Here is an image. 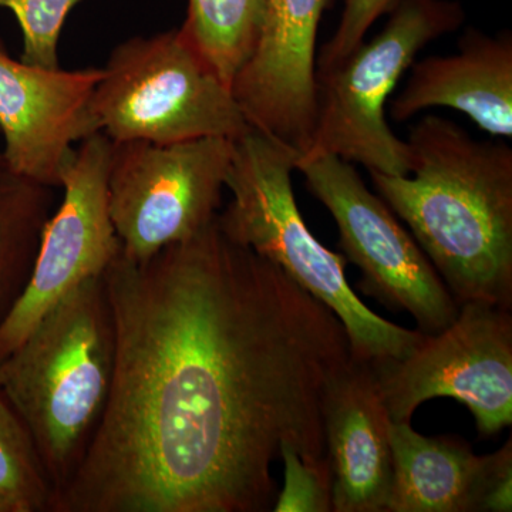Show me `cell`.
Masks as SVG:
<instances>
[{
    "mask_svg": "<svg viewBox=\"0 0 512 512\" xmlns=\"http://www.w3.org/2000/svg\"><path fill=\"white\" fill-rule=\"evenodd\" d=\"M454 0H406L370 42L345 59L316 70V119L305 153L308 160L335 156L369 173L409 175L412 151L386 120L387 100L416 56L429 43L463 25Z\"/></svg>",
    "mask_w": 512,
    "mask_h": 512,
    "instance_id": "5b68a950",
    "label": "cell"
},
{
    "mask_svg": "<svg viewBox=\"0 0 512 512\" xmlns=\"http://www.w3.org/2000/svg\"><path fill=\"white\" fill-rule=\"evenodd\" d=\"M114 349L103 275L64 296L0 362V393L29 433L53 500L82 463L106 409Z\"/></svg>",
    "mask_w": 512,
    "mask_h": 512,
    "instance_id": "3957f363",
    "label": "cell"
},
{
    "mask_svg": "<svg viewBox=\"0 0 512 512\" xmlns=\"http://www.w3.org/2000/svg\"><path fill=\"white\" fill-rule=\"evenodd\" d=\"M0 512H19V510L15 503H12L9 498L0 495Z\"/></svg>",
    "mask_w": 512,
    "mask_h": 512,
    "instance_id": "7402d4cb",
    "label": "cell"
},
{
    "mask_svg": "<svg viewBox=\"0 0 512 512\" xmlns=\"http://www.w3.org/2000/svg\"><path fill=\"white\" fill-rule=\"evenodd\" d=\"M406 0H345L335 35L323 47L318 69H326L345 59L365 40L376 20L390 15Z\"/></svg>",
    "mask_w": 512,
    "mask_h": 512,
    "instance_id": "44dd1931",
    "label": "cell"
},
{
    "mask_svg": "<svg viewBox=\"0 0 512 512\" xmlns=\"http://www.w3.org/2000/svg\"><path fill=\"white\" fill-rule=\"evenodd\" d=\"M295 168L332 214L345 258L362 271L363 292L412 315L424 335L457 318L460 306L430 259L389 205L366 187L355 165L323 156L298 160Z\"/></svg>",
    "mask_w": 512,
    "mask_h": 512,
    "instance_id": "ba28073f",
    "label": "cell"
},
{
    "mask_svg": "<svg viewBox=\"0 0 512 512\" xmlns=\"http://www.w3.org/2000/svg\"><path fill=\"white\" fill-rule=\"evenodd\" d=\"M80 0H0L18 19L23 63L59 69V40L67 15Z\"/></svg>",
    "mask_w": 512,
    "mask_h": 512,
    "instance_id": "d6986e66",
    "label": "cell"
},
{
    "mask_svg": "<svg viewBox=\"0 0 512 512\" xmlns=\"http://www.w3.org/2000/svg\"><path fill=\"white\" fill-rule=\"evenodd\" d=\"M0 495L19 512H50L53 490L18 414L0 393Z\"/></svg>",
    "mask_w": 512,
    "mask_h": 512,
    "instance_id": "ac0fdd59",
    "label": "cell"
},
{
    "mask_svg": "<svg viewBox=\"0 0 512 512\" xmlns=\"http://www.w3.org/2000/svg\"><path fill=\"white\" fill-rule=\"evenodd\" d=\"M281 460L285 466V483L276 495L272 511H332V471L328 457L320 461H309L291 447L284 446Z\"/></svg>",
    "mask_w": 512,
    "mask_h": 512,
    "instance_id": "ffe728a7",
    "label": "cell"
},
{
    "mask_svg": "<svg viewBox=\"0 0 512 512\" xmlns=\"http://www.w3.org/2000/svg\"><path fill=\"white\" fill-rule=\"evenodd\" d=\"M393 478L386 512H511L512 441L477 456L463 439L390 423Z\"/></svg>",
    "mask_w": 512,
    "mask_h": 512,
    "instance_id": "4fadbf2b",
    "label": "cell"
},
{
    "mask_svg": "<svg viewBox=\"0 0 512 512\" xmlns=\"http://www.w3.org/2000/svg\"><path fill=\"white\" fill-rule=\"evenodd\" d=\"M326 2L266 0L254 49L231 87L249 126L298 156L315 126L316 37Z\"/></svg>",
    "mask_w": 512,
    "mask_h": 512,
    "instance_id": "7c38bea8",
    "label": "cell"
},
{
    "mask_svg": "<svg viewBox=\"0 0 512 512\" xmlns=\"http://www.w3.org/2000/svg\"><path fill=\"white\" fill-rule=\"evenodd\" d=\"M0 49H3V45H2V42H0Z\"/></svg>",
    "mask_w": 512,
    "mask_h": 512,
    "instance_id": "603a6c76",
    "label": "cell"
},
{
    "mask_svg": "<svg viewBox=\"0 0 512 512\" xmlns=\"http://www.w3.org/2000/svg\"><path fill=\"white\" fill-rule=\"evenodd\" d=\"M53 188L10 170L0 153V323L28 284Z\"/></svg>",
    "mask_w": 512,
    "mask_h": 512,
    "instance_id": "2e32d148",
    "label": "cell"
},
{
    "mask_svg": "<svg viewBox=\"0 0 512 512\" xmlns=\"http://www.w3.org/2000/svg\"><path fill=\"white\" fill-rule=\"evenodd\" d=\"M456 55L414 62L403 92L392 101L394 121L447 107L466 114L491 137L512 138V35L468 29Z\"/></svg>",
    "mask_w": 512,
    "mask_h": 512,
    "instance_id": "9a60e30c",
    "label": "cell"
},
{
    "mask_svg": "<svg viewBox=\"0 0 512 512\" xmlns=\"http://www.w3.org/2000/svg\"><path fill=\"white\" fill-rule=\"evenodd\" d=\"M390 423L375 369L350 360L323 402L332 511H387L393 478Z\"/></svg>",
    "mask_w": 512,
    "mask_h": 512,
    "instance_id": "5bb4252c",
    "label": "cell"
},
{
    "mask_svg": "<svg viewBox=\"0 0 512 512\" xmlns=\"http://www.w3.org/2000/svg\"><path fill=\"white\" fill-rule=\"evenodd\" d=\"M113 148L99 131L84 138L64 165L62 204L43 228L28 284L0 323V362L64 296L106 274L120 254L109 210Z\"/></svg>",
    "mask_w": 512,
    "mask_h": 512,
    "instance_id": "30bf717a",
    "label": "cell"
},
{
    "mask_svg": "<svg viewBox=\"0 0 512 512\" xmlns=\"http://www.w3.org/2000/svg\"><path fill=\"white\" fill-rule=\"evenodd\" d=\"M113 383L50 512H264L288 446L326 458L323 402L352 360L336 313L217 220L104 274Z\"/></svg>",
    "mask_w": 512,
    "mask_h": 512,
    "instance_id": "6da1fadb",
    "label": "cell"
},
{
    "mask_svg": "<svg viewBox=\"0 0 512 512\" xmlns=\"http://www.w3.org/2000/svg\"><path fill=\"white\" fill-rule=\"evenodd\" d=\"M103 70L92 111L97 130L114 144L235 141L252 128L231 87L180 29L127 40Z\"/></svg>",
    "mask_w": 512,
    "mask_h": 512,
    "instance_id": "8992f818",
    "label": "cell"
},
{
    "mask_svg": "<svg viewBox=\"0 0 512 512\" xmlns=\"http://www.w3.org/2000/svg\"><path fill=\"white\" fill-rule=\"evenodd\" d=\"M232 151L224 137L114 144L109 210L121 254L147 261L217 220Z\"/></svg>",
    "mask_w": 512,
    "mask_h": 512,
    "instance_id": "52a82bcc",
    "label": "cell"
},
{
    "mask_svg": "<svg viewBox=\"0 0 512 512\" xmlns=\"http://www.w3.org/2000/svg\"><path fill=\"white\" fill-rule=\"evenodd\" d=\"M409 175L370 173L461 303L512 308V148L427 116L410 130Z\"/></svg>",
    "mask_w": 512,
    "mask_h": 512,
    "instance_id": "7a4b0ae2",
    "label": "cell"
},
{
    "mask_svg": "<svg viewBox=\"0 0 512 512\" xmlns=\"http://www.w3.org/2000/svg\"><path fill=\"white\" fill-rule=\"evenodd\" d=\"M373 369L392 421L410 423L427 400L451 397L473 414L481 439L493 437L512 423L511 311L461 303L447 328Z\"/></svg>",
    "mask_w": 512,
    "mask_h": 512,
    "instance_id": "9c48e42d",
    "label": "cell"
},
{
    "mask_svg": "<svg viewBox=\"0 0 512 512\" xmlns=\"http://www.w3.org/2000/svg\"><path fill=\"white\" fill-rule=\"evenodd\" d=\"M103 69H45L10 59L0 49L3 160L16 174L46 187L60 175L74 143L99 133L92 101Z\"/></svg>",
    "mask_w": 512,
    "mask_h": 512,
    "instance_id": "8fae6325",
    "label": "cell"
},
{
    "mask_svg": "<svg viewBox=\"0 0 512 512\" xmlns=\"http://www.w3.org/2000/svg\"><path fill=\"white\" fill-rule=\"evenodd\" d=\"M266 0H188L181 35L232 87L261 29Z\"/></svg>",
    "mask_w": 512,
    "mask_h": 512,
    "instance_id": "e0dca14e",
    "label": "cell"
},
{
    "mask_svg": "<svg viewBox=\"0 0 512 512\" xmlns=\"http://www.w3.org/2000/svg\"><path fill=\"white\" fill-rule=\"evenodd\" d=\"M298 153L251 128L234 141L221 231L262 256L325 303L348 333L352 359L377 367L409 355L424 339L370 311L350 288L346 258L320 244L303 220L292 185Z\"/></svg>",
    "mask_w": 512,
    "mask_h": 512,
    "instance_id": "277c9868",
    "label": "cell"
}]
</instances>
